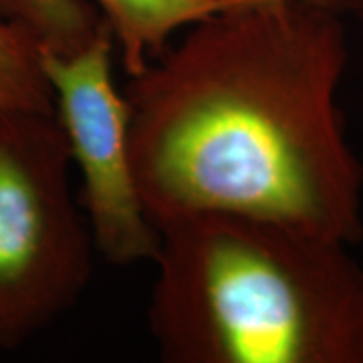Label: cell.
I'll list each match as a JSON object with an SVG mask.
<instances>
[{"label": "cell", "instance_id": "6da1fadb", "mask_svg": "<svg viewBox=\"0 0 363 363\" xmlns=\"http://www.w3.org/2000/svg\"><path fill=\"white\" fill-rule=\"evenodd\" d=\"M347 59L329 4L277 0L210 14L131 75V166L157 230L224 212L359 240L363 168L337 104Z\"/></svg>", "mask_w": 363, "mask_h": 363}, {"label": "cell", "instance_id": "7a4b0ae2", "mask_svg": "<svg viewBox=\"0 0 363 363\" xmlns=\"http://www.w3.org/2000/svg\"><path fill=\"white\" fill-rule=\"evenodd\" d=\"M147 327L166 363H363L347 245L245 214L164 226Z\"/></svg>", "mask_w": 363, "mask_h": 363}, {"label": "cell", "instance_id": "3957f363", "mask_svg": "<svg viewBox=\"0 0 363 363\" xmlns=\"http://www.w3.org/2000/svg\"><path fill=\"white\" fill-rule=\"evenodd\" d=\"M52 111L0 109V350L67 313L93 272V238L71 196Z\"/></svg>", "mask_w": 363, "mask_h": 363}, {"label": "cell", "instance_id": "277c9868", "mask_svg": "<svg viewBox=\"0 0 363 363\" xmlns=\"http://www.w3.org/2000/svg\"><path fill=\"white\" fill-rule=\"evenodd\" d=\"M37 49L55 117L81 174L95 250L117 267L154 260L160 230L145 212L131 166L130 104L113 77L111 30L97 18Z\"/></svg>", "mask_w": 363, "mask_h": 363}, {"label": "cell", "instance_id": "5b68a950", "mask_svg": "<svg viewBox=\"0 0 363 363\" xmlns=\"http://www.w3.org/2000/svg\"><path fill=\"white\" fill-rule=\"evenodd\" d=\"M101 14L121 65L128 75H138L152 59L169 47L176 33L186 30L224 11L216 0H89Z\"/></svg>", "mask_w": 363, "mask_h": 363}, {"label": "cell", "instance_id": "8992f818", "mask_svg": "<svg viewBox=\"0 0 363 363\" xmlns=\"http://www.w3.org/2000/svg\"><path fill=\"white\" fill-rule=\"evenodd\" d=\"M0 109L55 113L37 43L4 16H0Z\"/></svg>", "mask_w": 363, "mask_h": 363}, {"label": "cell", "instance_id": "52a82bcc", "mask_svg": "<svg viewBox=\"0 0 363 363\" xmlns=\"http://www.w3.org/2000/svg\"><path fill=\"white\" fill-rule=\"evenodd\" d=\"M226 9H234V6H252V4H267V2H277V0H216Z\"/></svg>", "mask_w": 363, "mask_h": 363}]
</instances>
